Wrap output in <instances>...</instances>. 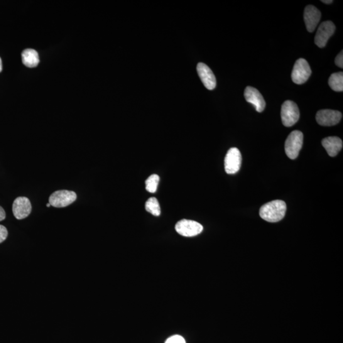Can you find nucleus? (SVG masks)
<instances>
[{
	"label": "nucleus",
	"mask_w": 343,
	"mask_h": 343,
	"mask_svg": "<svg viewBox=\"0 0 343 343\" xmlns=\"http://www.w3.org/2000/svg\"><path fill=\"white\" fill-rule=\"evenodd\" d=\"M287 205L282 200H273L262 206L259 215L262 219L269 222L280 221L285 217Z\"/></svg>",
	"instance_id": "obj_1"
},
{
	"label": "nucleus",
	"mask_w": 343,
	"mask_h": 343,
	"mask_svg": "<svg viewBox=\"0 0 343 343\" xmlns=\"http://www.w3.org/2000/svg\"><path fill=\"white\" fill-rule=\"evenodd\" d=\"M303 144V134L301 131L292 132L286 139L285 151L287 155L292 160L298 157Z\"/></svg>",
	"instance_id": "obj_2"
},
{
	"label": "nucleus",
	"mask_w": 343,
	"mask_h": 343,
	"mask_svg": "<svg viewBox=\"0 0 343 343\" xmlns=\"http://www.w3.org/2000/svg\"><path fill=\"white\" fill-rule=\"evenodd\" d=\"M300 112L297 104L292 100H286L281 106V118L284 126L292 127L300 119Z\"/></svg>",
	"instance_id": "obj_3"
},
{
	"label": "nucleus",
	"mask_w": 343,
	"mask_h": 343,
	"mask_svg": "<svg viewBox=\"0 0 343 343\" xmlns=\"http://www.w3.org/2000/svg\"><path fill=\"white\" fill-rule=\"evenodd\" d=\"M312 74L310 66L305 59H299L294 66L291 77L296 84L301 85L305 83Z\"/></svg>",
	"instance_id": "obj_4"
},
{
	"label": "nucleus",
	"mask_w": 343,
	"mask_h": 343,
	"mask_svg": "<svg viewBox=\"0 0 343 343\" xmlns=\"http://www.w3.org/2000/svg\"><path fill=\"white\" fill-rule=\"evenodd\" d=\"M77 198V194L72 191L59 190L50 195L48 203L53 207L63 208L72 204Z\"/></svg>",
	"instance_id": "obj_5"
},
{
	"label": "nucleus",
	"mask_w": 343,
	"mask_h": 343,
	"mask_svg": "<svg viewBox=\"0 0 343 343\" xmlns=\"http://www.w3.org/2000/svg\"><path fill=\"white\" fill-rule=\"evenodd\" d=\"M175 229L183 237H192L201 234L203 227L202 224L195 220L182 219L176 224Z\"/></svg>",
	"instance_id": "obj_6"
},
{
	"label": "nucleus",
	"mask_w": 343,
	"mask_h": 343,
	"mask_svg": "<svg viewBox=\"0 0 343 343\" xmlns=\"http://www.w3.org/2000/svg\"><path fill=\"white\" fill-rule=\"evenodd\" d=\"M242 154L239 149H230L224 159L225 171L228 175H234L239 171L242 165Z\"/></svg>",
	"instance_id": "obj_7"
},
{
	"label": "nucleus",
	"mask_w": 343,
	"mask_h": 343,
	"mask_svg": "<svg viewBox=\"0 0 343 343\" xmlns=\"http://www.w3.org/2000/svg\"><path fill=\"white\" fill-rule=\"evenodd\" d=\"M335 26L331 21L323 22L318 28L315 37V43L319 48H323L329 39L334 34Z\"/></svg>",
	"instance_id": "obj_8"
},
{
	"label": "nucleus",
	"mask_w": 343,
	"mask_h": 343,
	"mask_svg": "<svg viewBox=\"0 0 343 343\" xmlns=\"http://www.w3.org/2000/svg\"><path fill=\"white\" fill-rule=\"evenodd\" d=\"M341 119V112L332 109L320 110L316 115L317 123L325 127L335 126L339 123Z\"/></svg>",
	"instance_id": "obj_9"
},
{
	"label": "nucleus",
	"mask_w": 343,
	"mask_h": 343,
	"mask_svg": "<svg viewBox=\"0 0 343 343\" xmlns=\"http://www.w3.org/2000/svg\"><path fill=\"white\" fill-rule=\"evenodd\" d=\"M32 206L28 198L20 197L14 200L12 205V211L17 219H25L31 214Z\"/></svg>",
	"instance_id": "obj_10"
},
{
	"label": "nucleus",
	"mask_w": 343,
	"mask_h": 343,
	"mask_svg": "<svg viewBox=\"0 0 343 343\" xmlns=\"http://www.w3.org/2000/svg\"><path fill=\"white\" fill-rule=\"evenodd\" d=\"M244 96L247 102L251 103L257 112H261L266 107V102L263 95L256 89L252 87H246Z\"/></svg>",
	"instance_id": "obj_11"
},
{
	"label": "nucleus",
	"mask_w": 343,
	"mask_h": 343,
	"mask_svg": "<svg viewBox=\"0 0 343 343\" xmlns=\"http://www.w3.org/2000/svg\"><path fill=\"white\" fill-rule=\"evenodd\" d=\"M321 18V12L319 10L313 6L306 7L304 12V20L307 30L310 33L314 31L319 23Z\"/></svg>",
	"instance_id": "obj_12"
},
{
	"label": "nucleus",
	"mask_w": 343,
	"mask_h": 343,
	"mask_svg": "<svg viewBox=\"0 0 343 343\" xmlns=\"http://www.w3.org/2000/svg\"><path fill=\"white\" fill-rule=\"evenodd\" d=\"M197 72L203 85L207 89L212 90L216 87V79L209 66L200 63L197 65Z\"/></svg>",
	"instance_id": "obj_13"
},
{
	"label": "nucleus",
	"mask_w": 343,
	"mask_h": 343,
	"mask_svg": "<svg viewBox=\"0 0 343 343\" xmlns=\"http://www.w3.org/2000/svg\"><path fill=\"white\" fill-rule=\"evenodd\" d=\"M323 148L327 151L328 154L334 157L342 148V141L338 137H328L322 141Z\"/></svg>",
	"instance_id": "obj_14"
},
{
	"label": "nucleus",
	"mask_w": 343,
	"mask_h": 343,
	"mask_svg": "<svg viewBox=\"0 0 343 343\" xmlns=\"http://www.w3.org/2000/svg\"><path fill=\"white\" fill-rule=\"evenodd\" d=\"M22 61L24 65L30 68L36 67L40 63L37 51L31 48L26 49L23 51Z\"/></svg>",
	"instance_id": "obj_15"
},
{
	"label": "nucleus",
	"mask_w": 343,
	"mask_h": 343,
	"mask_svg": "<svg viewBox=\"0 0 343 343\" xmlns=\"http://www.w3.org/2000/svg\"><path fill=\"white\" fill-rule=\"evenodd\" d=\"M330 87L335 92L343 91V73H335L330 76L329 79Z\"/></svg>",
	"instance_id": "obj_16"
},
{
	"label": "nucleus",
	"mask_w": 343,
	"mask_h": 343,
	"mask_svg": "<svg viewBox=\"0 0 343 343\" xmlns=\"http://www.w3.org/2000/svg\"><path fill=\"white\" fill-rule=\"evenodd\" d=\"M146 211L154 216H159L161 214L160 206L156 198L152 197L146 201L145 204Z\"/></svg>",
	"instance_id": "obj_17"
},
{
	"label": "nucleus",
	"mask_w": 343,
	"mask_h": 343,
	"mask_svg": "<svg viewBox=\"0 0 343 343\" xmlns=\"http://www.w3.org/2000/svg\"><path fill=\"white\" fill-rule=\"evenodd\" d=\"M159 181L160 177L158 175H153L149 176L146 180V190L149 193H155L157 190Z\"/></svg>",
	"instance_id": "obj_18"
},
{
	"label": "nucleus",
	"mask_w": 343,
	"mask_h": 343,
	"mask_svg": "<svg viewBox=\"0 0 343 343\" xmlns=\"http://www.w3.org/2000/svg\"><path fill=\"white\" fill-rule=\"evenodd\" d=\"M165 343H186V340L181 335H175L168 338Z\"/></svg>",
	"instance_id": "obj_19"
},
{
	"label": "nucleus",
	"mask_w": 343,
	"mask_h": 343,
	"mask_svg": "<svg viewBox=\"0 0 343 343\" xmlns=\"http://www.w3.org/2000/svg\"><path fill=\"white\" fill-rule=\"evenodd\" d=\"M8 237V231L3 225H0V244L4 242Z\"/></svg>",
	"instance_id": "obj_20"
},
{
	"label": "nucleus",
	"mask_w": 343,
	"mask_h": 343,
	"mask_svg": "<svg viewBox=\"0 0 343 343\" xmlns=\"http://www.w3.org/2000/svg\"><path fill=\"white\" fill-rule=\"evenodd\" d=\"M335 65L340 68H343V51L342 50L337 55L335 59Z\"/></svg>",
	"instance_id": "obj_21"
},
{
	"label": "nucleus",
	"mask_w": 343,
	"mask_h": 343,
	"mask_svg": "<svg viewBox=\"0 0 343 343\" xmlns=\"http://www.w3.org/2000/svg\"><path fill=\"white\" fill-rule=\"evenodd\" d=\"M6 212H5L4 209L3 208L0 206V221H2V220H4L5 219H6Z\"/></svg>",
	"instance_id": "obj_22"
},
{
	"label": "nucleus",
	"mask_w": 343,
	"mask_h": 343,
	"mask_svg": "<svg viewBox=\"0 0 343 343\" xmlns=\"http://www.w3.org/2000/svg\"><path fill=\"white\" fill-rule=\"evenodd\" d=\"M321 2H322V3L325 4H330L333 3L332 0H322Z\"/></svg>",
	"instance_id": "obj_23"
},
{
	"label": "nucleus",
	"mask_w": 343,
	"mask_h": 343,
	"mask_svg": "<svg viewBox=\"0 0 343 343\" xmlns=\"http://www.w3.org/2000/svg\"><path fill=\"white\" fill-rule=\"evenodd\" d=\"M2 70H3V66H2V61L1 58H0V73L2 72Z\"/></svg>",
	"instance_id": "obj_24"
},
{
	"label": "nucleus",
	"mask_w": 343,
	"mask_h": 343,
	"mask_svg": "<svg viewBox=\"0 0 343 343\" xmlns=\"http://www.w3.org/2000/svg\"><path fill=\"white\" fill-rule=\"evenodd\" d=\"M50 206H51V205H50V203H47V204H46V207H50Z\"/></svg>",
	"instance_id": "obj_25"
}]
</instances>
